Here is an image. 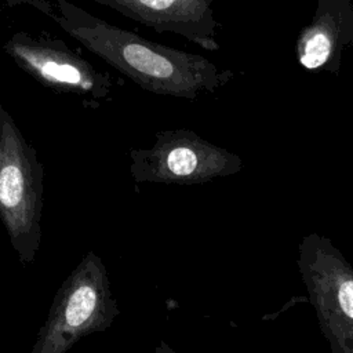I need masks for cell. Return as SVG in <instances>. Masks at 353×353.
Returning <instances> with one entry per match:
<instances>
[{"mask_svg": "<svg viewBox=\"0 0 353 353\" xmlns=\"http://www.w3.org/2000/svg\"><path fill=\"white\" fill-rule=\"evenodd\" d=\"M51 19L84 48L152 94L194 99L215 92L232 77L207 58L148 40L84 8L57 0Z\"/></svg>", "mask_w": 353, "mask_h": 353, "instance_id": "6da1fadb", "label": "cell"}, {"mask_svg": "<svg viewBox=\"0 0 353 353\" xmlns=\"http://www.w3.org/2000/svg\"><path fill=\"white\" fill-rule=\"evenodd\" d=\"M43 178L37 150L0 102V219L23 263L40 245Z\"/></svg>", "mask_w": 353, "mask_h": 353, "instance_id": "7a4b0ae2", "label": "cell"}, {"mask_svg": "<svg viewBox=\"0 0 353 353\" xmlns=\"http://www.w3.org/2000/svg\"><path fill=\"white\" fill-rule=\"evenodd\" d=\"M117 314L105 265L88 252L57 291L32 353H66L83 336L106 330Z\"/></svg>", "mask_w": 353, "mask_h": 353, "instance_id": "3957f363", "label": "cell"}, {"mask_svg": "<svg viewBox=\"0 0 353 353\" xmlns=\"http://www.w3.org/2000/svg\"><path fill=\"white\" fill-rule=\"evenodd\" d=\"M298 270L331 353H353V266L321 234L298 244Z\"/></svg>", "mask_w": 353, "mask_h": 353, "instance_id": "277c9868", "label": "cell"}, {"mask_svg": "<svg viewBox=\"0 0 353 353\" xmlns=\"http://www.w3.org/2000/svg\"><path fill=\"white\" fill-rule=\"evenodd\" d=\"M130 174L137 183L197 185L241 170V159L188 128L154 134L150 148L128 152Z\"/></svg>", "mask_w": 353, "mask_h": 353, "instance_id": "5b68a950", "label": "cell"}, {"mask_svg": "<svg viewBox=\"0 0 353 353\" xmlns=\"http://www.w3.org/2000/svg\"><path fill=\"white\" fill-rule=\"evenodd\" d=\"M3 51L39 84L76 97L85 106H97L112 92L110 74L94 68L59 39L19 30L10 36Z\"/></svg>", "mask_w": 353, "mask_h": 353, "instance_id": "8992f818", "label": "cell"}, {"mask_svg": "<svg viewBox=\"0 0 353 353\" xmlns=\"http://www.w3.org/2000/svg\"><path fill=\"white\" fill-rule=\"evenodd\" d=\"M157 33H175L204 50H219L214 0H92Z\"/></svg>", "mask_w": 353, "mask_h": 353, "instance_id": "52a82bcc", "label": "cell"}, {"mask_svg": "<svg viewBox=\"0 0 353 353\" xmlns=\"http://www.w3.org/2000/svg\"><path fill=\"white\" fill-rule=\"evenodd\" d=\"M352 41L350 0H319L313 21L298 36L296 58L307 70L338 72L342 52Z\"/></svg>", "mask_w": 353, "mask_h": 353, "instance_id": "ba28073f", "label": "cell"}, {"mask_svg": "<svg viewBox=\"0 0 353 353\" xmlns=\"http://www.w3.org/2000/svg\"><path fill=\"white\" fill-rule=\"evenodd\" d=\"M8 7H17V6H30L36 10H39L40 12H43L44 15H47L48 18L51 17L52 11H54V6L47 1V0H6L4 3Z\"/></svg>", "mask_w": 353, "mask_h": 353, "instance_id": "9c48e42d", "label": "cell"}, {"mask_svg": "<svg viewBox=\"0 0 353 353\" xmlns=\"http://www.w3.org/2000/svg\"><path fill=\"white\" fill-rule=\"evenodd\" d=\"M152 353H175L165 342H160L157 346H156V349L152 352Z\"/></svg>", "mask_w": 353, "mask_h": 353, "instance_id": "30bf717a", "label": "cell"}, {"mask_svg": "<svg viewBox=\"0 0 353 353\" xmlns=\"http://www.w3.org/2000/svg\"><path fill=\"white\" fill-rule=\"evenodd\" d=\"M6 3V0H0V4H4Z\"/></svg>", "mask_w": 353, "mask_h": 353, "instance_id": "8fae6325", "label": "cell"}]
</instances>
